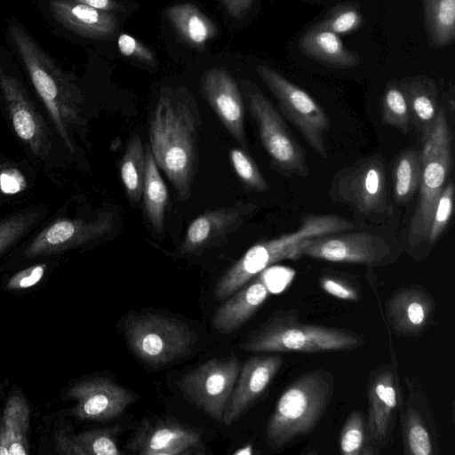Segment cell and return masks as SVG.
Wrapping results in <instances>:
<instances>
[{
	"mask_svg": "<svg viewBox=\"0 0 455 455\" xmlns=\"http://www.w3.org/2000/svg\"><path fill=\"white\" fill-rule=\"evenodd\" d=\"M420 159L419 198L409 225L408 243L411 248L427 241L433 214L451 168V133L443 107L424 141Z\"/></svg>",
	"mask_w": 455,
	"mask_h": 455,
	"instance_id": "52a82bcc",
	"label": "cell"
},
{
	"mask_svg": "<svg viewBox=\"0 0 455 455\" xmlns=\"http://www.w3.org/2000/svg\"><path fill=\"white\" fill-rule=\"evenodd\" d=\"M124 334L132 354L147 365L164 366L188 355L197 340L193 330L178 318L156 313L128 315Z\"/></svg>",
	"mask_w": 455,
	"mask_h": 455,
	"instance_id": "ba28073f",
	"label": "cell"
},
{
	"mask_svg": "<svg viewBox=\"0 0 455 455\" xmlns=\"http://www.w3.org/2000/svg\"><path fill=\"white\" fill-rule=\"evenodd\" d=\"M65 397L75 402L71 415L91 421L118 418L137 400L132 390L104 376L75 382L67 388Z\"/></svg>",
	"mask_w": 455,
	"mask_h": 455,
	"instance_id": "2e32d148",
	"label": "cell"
},
{
	"mask_svg": "<svg viewBox=\"0 0 455 455\" xmlns=\"http://www.w3.org/2000/svg\"><path fill=\"white\" fill-rule=\"evenodd\" d=\"M241 365L235 356L213 357L183 375L178 387L188 402L222 423Z\"/></svg>",
	"mask_w": 455,
	"mask_h": 455,
	"instance_id": "4fadbf2b",
	"label": "cell"
},
{
	"mask_svg": "<svg viewBox=\"0 0 455 455\" xmlns=\"http://www.w3.org/2000/svg\"><path fill=\"white\" fill-rule=\"evenodd\" d=\"M243 85L250 114L272 164L284 175L307 177L309 169L305 151L280 114L254 84L246 82Z\"/></svg>",
	"mask_w": 455,
	"mask_h": 455,
	"instance_id": "30bf717a",
	"label": "cell"
},
{
	"mask_svg": "<svg viewBox=\"0 0 455 455\" xmlns=\"http://www.w3.org/2000/svg\"><path fill=\"white\" fill-rule=\"evenodd\" d=\"M119 426L92 429L79 434L61 428L55 434L56 450L65 455H120Z\"/></svg>",
	"mask_w": 455,
	"mask_h": 455,
	"instance_id": "4316f807",
	"label": "cell"
},
{
	"mask_svg": "<svg viewBox=\"0 0 455 455\" xmlns=\"http://www.w3.org/2000/svg\"><path fill=\"white\" fill-rule=\"evenodd\" d=\"M426 28L435 48L451 44L455 38V0H422Z\"/></svg>",
	"mask_w": 455,
	"mask_h": 455,
	"instance_id": "1f68e13d",
	"label": "cell"
},
{
	"mask_svg": "<svg viewBox=\"0 0 455 455\" xmlns=\"http://www.w3.org/2000/svg\"><path fill=\"white\" fill-rule=\"evenodd\" d=\"M200 114L196 100L183 88H163L149 125L154 160L180 200L190 195L197 164Z\"/></svg>",
	"mask_w": 455,
	"mask_h": 455,
	"instance_id": "7a4b0ae2",
	"label": "cell"
},
{
	"mask_svg": "<svg viewBox=\"0 0 455 455\" xmlns=\"http://www.w3.org/2000/svg\"><path fill=\"white\" fill-rule=\"evenodd\" d=\"M11 40L52 124L71 156L87 132L85 97L76 78L59 67L15 19L8 22Z\"/></svg>",
	"mask_w": 455,
	"mask_h": 455,
	"instance_id": "6da1fadb",
	"label": "cell"
},
{
	"mask_svg": "<svg viewBox=\"0 0 455 455\" xmlns=\"http://www.w3.org/2000/svg\"><path fill=\"white\" fill-rule=\"evenodd\" d=\"M363 344L355 331L304 323L295 308L275 311L251 331L240 347L251 353H322L355 349Z\"/></svg>",
	"mask_w": 455,
	"mask_h": 455,
	"instance_id": "5b68a950",
	"label": "cell"
},
{
	"mask_svg": "<svg viewBox=\"0 0 455 455\" xmlns=\"http://www.w3.org/2000/svg\"><path fill=\"white\" fill-rule=\"evenodd\" d=\"M257 72L276 99L279 107L299 130L308 145L323 159L329 157L323 133L329 130L330 120L323 109L303 89L275 69L257 66Z\"/></svg>",
	"mask_w": 455,
	"mask_h": 455,
	"instance_id": "7c38bea8",
	"label": "cell"
},
{
	"mask_svg": "<svg viewBox=\"0 0 455 455\" xmlns=\"http://www.w3.org/2000/svg\"><path fill=\"white\" fill-rule=\"evenodd\" d=\"M202 443L201 432L172 417L143 419L126 447L140 455H184L194 453Z\"/></svg>",
	"mask_w": 455,
	"mask_h": 455,
	"instance_id": "e0dca14e",
	"label": "cell"
},
{
	"mask_svg": "<svg viewBox=\"0 0 455 455\" xmlns=\"http://www.w3.org/2000/svg\"><path fill=\"white\" fill-rule=\"evenodd\" d=\"M228 14L235 19L245 16L251 10L253 0H220Z\"/></svg>",
	"mask_w": 455,
	"mask_h": 455,
	"instance_id": "ee69618b",
	"label": "cell"
},
{
	"mask_svg": "<svg viewBox=\"0 0 455 455\" xmlns=\"http://www.w3.org/2000/svg\"><path fill=\"white\" fill-rule=\"evenodd\" d=\"M0 107L34 167L50 176L68 165L71 155L50 119L37 108L20 79L1 66Z\"/></svg>",
	"mask_w": 455,
	"mask_h": 455,
	"instance_id": "3957f363",
	"label": "cell"
},
{
	"mask_svg": "<svg viewBox=\"0 0 455 455\" xmlns=\"http://www.w3.org/2000/svg\"><path fill=\"white\" fill-rule=\"evenodd\" d=\"M28 163L11 159L0 152V205L26 192L34 180Z\"/></svg>",
	"mask_w": 455,
	"mask_h": 455,
	"instance_id": "e575fe53",
	"label": "cell"
},
{
	"mask_svg": "<svg viewBox=\"0 0 455 455\" xmlns=\"http://www.w3.org/2000/svg\"><path fill=\"white\" fill-rule=\"evenodd\" d=\"M146 171L142 140L134 134L129 140L120 163V176L129 201L136 204L141 198Z\"/></svg>",
	"mask_w": 455,
	"mask_h": 455,
	"instance_id": "d6a6232c",
	"label": "cell"
},
{
	"mask_svg": "<svg viewBox=\"0 0 455 455\" xmlns=\"http://www.w3.org/2000/svg\"><path fill=\"white\" fill-rule=\"evenodd\" d=\"M146 171L141 198L143 210L151 227L161 232L168 204V189L156 165L148 145L145 148Z\"/></svg>",
	"mask_w": 455,
	"mask_h": 455,
	"instance_id": "4dcf8cb0",
	"label": "cell"
},
{
	"mask_svg": "<svg viewBox=\"0 0 455 455\" xmlns=\"http://www.w3.org/2000/svg\"><path fill=\"white\" fill-rule=\"evenodd\" d=\"M381 116L383 122L403 133L409 130L411 116L409 108L400 86L395 83L387 85L382 96Z\"/></svg>",
	"mask_w": 455,
	"mask_h": 455,
	"instance_id": "8d00e7d4",
	"label": "cell"
},
{
	"mask_svg": "<svg viewBox=\"0 0 455 455\" xmlns=\"http://www.w3.org/2000/svg\"><path fill=\"white\" fill-rule=\"evenodd\" d=\"M81 3L94 8L104 11L113 12L122 9L121 5L116 0H71Z\"/></svg>",
	"mask_w": 455,
	"mask_h": 455,
	"instance_id": "f6af8a7d",
	"label": "cell"
},
{
	"mask_svg": "<svg viewBox=\"0 0 455 455\" xmlns=\"http://www.w3.org/2000/svg\"><path fill=\"white\" fill-rule=\"evenodd\" d=\"M339 453L342 455H373L367 433L366 419L354 410L346 419L339 434Z\"/></svg>",
	"mask_w": 455,
	"mask_h": 455,
	"instance_id": "d590c367",
	"label": "cell"
},
{
	"mask_svg": "<svg viewBox=\"0 0 455 455\" xmlns=\"http://www.w3.org/2000/svg\"><path fill=\"white\" fill-rule=\"evenodd\" d=\"M50 10L61 25L85 37L109 38L118 28V20L112 12L71 0H51Z\"/></svg>",
	"mask_w": 455,
	"mask_h": 455,
	"instance_id": "603a6c76",
	"label": "cell"
},
{
	"mask_svg": "<svg viewBox=\"0 0 455 455\" xmlns=\"http://www.w3.org/2000/svg\"><path fill=\"white\" fill-rule=\"evenodd\" d=\"M355 228V224L335 214L304 215L293 232L255 243L220 278L213 294L217 301H224L255 276L273 264L283 259H296V251L306 240Z\"/></svg>",
	"mask_w": 455,
	"mask_h": 455,
	"instance_id": "8992f818",
	"label": "cell"
},
{
	"mask_svg": "<svg viewBox=\"0 0 455 455\" xmlns=\"http://www.w3.org/2000/svg\"><path fill=\"white\" fill-rule=\"evenodd\" d=\"M302 51L309 57L337 68H352L359 63L358 54L345 47L339 35L316 24L300 39Z\"/></svg>",
	"mask_w": 455,
	"mask_h": 455,
	"instance_id": "83f0119b",
	"label": "cell"
},
{
	"mask_svg": "<svg viewBox=\"0 0 455 455\" xmlns=\"http://www.w3.org/2000/svg\"><path fill=\"white\" fill-rule=\"evenodd\" d=\"M50 206L31 204L0 216V257L21 243L49 216Z\"/></svg>",
	"mask_w": 455,
	"mask_h": 455,
	"instance_id": "f1b7e54d",
	"label": "cell"
},
{
	"mask_svg": "<svg viewBox=\"0 0 455 455\" xmlns=\"http://www.w3.org/2000/svg\"><path fill=\"white\" fill-rule=\"evenodd\" d=\"M335 389L332 373L324 368L298 376L283 391L266 430L267 444L281 449L309 435L326 412Z\"/></svg>",
	"mask_w": 455,
	"mask_h": 455,
	"instance_id": "277c9868",
	"label": "cell"
},
{
	"mask_svg": "<svg viewBox=\"0 0 455 455\" xmlns=\"http://www.w3.org/2000/svg\"><path fill=\"white\" fill-rule=\"evenodd\" d=\"M202 88L222 124L242 147L247 148L244 104L233 76L222 68H212L204 75Z\"/></svg>",
	"mask_w": 455,
	"mask_h": 455,
	"instance_id": "44dd1931",
	"label": "cell"
},
{
	"mask_svg": "<svg viewBox=\"0 0 455 455\" xmlns=\"http://www.w3.org/2000/svg\"><path fill=\"white\" fill-rule=\"evenodd\" d=\"M49 267L50 262L42 261L20 269L7 279L4 287L9 291L29 289L43 279Z\"/></svg>",
	"mask_w": 455,
	"mask_h": 455,
	"instance_id": "b9f144b4",
	"label": "cell"
},
{
	"mask_svg": "<svg viewBox=\"0 0 455 455\" xmlns=\"http://www.w3.org/2000/svg\"><path fill=\"white\" fill-rule=\"evenodd\" d=\"M391 255L389 243L378 235L369 232H340L306 240L298 248L296 259L309 257L373 267L390 261Z\"/></svg>",
	"mask_w": 455,
	"mask_h": 455,
	"instance_id": "5bb4252c",
	"label": "cell"
},
{
	"mask_svg": "<svg viewBox=\"0 0 455 455\" xmlns=\"http://www.w3.org/2000/svg\"><path fill=\"white\" fill-rule=\"evenodd\" d=\"M269 295L262 272L223 301L212 316V325L222 334L240 329L259 310Z\"/></svg>",
	"mask_w": 455,
	"mask_h": 455,
	"instance_id": "cb8c5ba5",
	"label": "cell"
},
{
	"mask_svg": "<svg viewBox=\"0 0 455 455\" xmlns=\"http://www.w3.org/2000/svg\"><path fill=\"white\" fill-rule=\"evenodd\" d=\"M117 47L122 55L136 61L154 67L156 64V55L148 46L128 34H120Z\"/></svg>",
	"mask_w": 455,
	"mask_h": 455,
	"instance_id": "7bdbcfd3",
	"label": "cell"
},
{
	"mask_svg": "<svg viewBox=\"0 0 455 455\" xmlns=\"http://www.w3.org/2000/svg\"><path fill=\"white\" fill-rule=\"evenodd\" d=\"M166 15L180 36L189 44L202 47L217 35V28L196 5L177 4L167 9Z\"/></svg>",
	"mask_w": 455,
	"mask_h": 455,
	"instance_id": "f546056e",
	"label": "cell"
},
{
	"mask_svg": "<svg viewBox=\"0 0 455 455\" xmlns=\"http://www.w3.org/2000/svg\"><path fill=\"white\" fill-rule=\"evenodd\" d=\"M420 153L405 150L396 158L393 170L394 196L398 204H407L419 188L421 178Z\"/></svg>",
	"mask_w": 455,
	"mask_h": 455,
	"instance_id": "836d02e7",
	"label": "cell"
},
{
	"mask_svg": "<svg viewBox=\"0 0 455 455\" xmlns=\"http://www.w3.org/2000/svg\"><path fill=\"white\" fill-rule=\"evenodd\" d=\"M435 313L434 298L419 285L395 290L386 303L389 325L401 337L421 335L432 324Z\"/></svg>",
	"mask_w": 455,
	"mask_h": 455,
	"instance_id": "7402d4cb",
	"label": "cell"
},
{
	"mask_svg": "<svg viewBox=\"0 0 455 455\" xmlns=\"http://www.w3.org/2000/svg\"><path fill=\"white\" fill-rule=\"evenodd\" d=\"M30 408L21 391L9 396L0 417V455H26L29 452Z\"/></svg>",
	"mask_w": 455,
	"mask_h": 455,
	"instance_id": "484cf974",
	"label": "cell"
},
{
	"mask_svg": "<svg viewBox=\"0 0 455 455\" xmlns=\"http://www.w3.org/2000/svg\"><path fill=\"white\" fill-rule=\"evenodd\" d=\"M363 22V16L355 4H342L333 10L318 25L338 34L343 35L356 30Z\"/></svg>",
	"mask_w": 455,
	"mask_h": 455,
	"instance_id": "f35d334b",
	"label": "cell"
},
{
	"mask_svg": "<svg viewBox=\"0 0 455 455\" xmlns=\"http://www.w3.org/2000/svg\"><path fill=\"white\" fill-rule=\"evenodd\" d=\"M330 196L363 215L388 211L387 172L383 157L375 154L345 167L334 176Z\"/></svg>",
	"mask_w": 455,
	"mask_h": 455,
	"instance_id": "8fae6325",
	"label": "cell"
},
{
	"mask_svg": "<svg viewBox=\"0 0 455 455\" xmlns=\"http://www.w3.org/2000/svg\"><path fill=\"white\" fill-rule=\"evenodd\" d=\"M320 287L329 295L342 300L357 301L361 299L358 286L351 280L335 274H324L319 278Z\"/></svg>",
	"mask_w": 455,
	"mask_h": 455,
	"instance_id": "60d3db41",
	"label": "cell"
},
{
	"mask_svg": "<svg viewBox=\"0 0 455 455\" xmlns=\"http://www.w3.org/2000/svg\"><path fill=\"white\" fill-rule=\"evenodd\" d=\"M399 86L409 108L411 122L425 141L435 126L441 108L436 84L428 76H415L403 78Z\"/></svg>",
	"mask_w": 455,
	"mask_h": 455,
	"instance_id": "d4e9b609",
	"label": "cell"
},
{
	"mask_svg": "<svg viewBox=\"0 0 455 455\" xmlns=\"http://www.w3.org/2000/svg\"><path fill=\"white\" fill-rule=\"evenodd\" d=\"M256 210L257 205L251 202H237L197 216L186 231L180 254L199 253L217 244L235 231Z\"/></svg>",
	"mask_w": 455,
	"mask_h": 455,
	"instance_id": "ffe728a7",
	"label": "cell"
},
{
	"mask_svg": "<svg viewBox=\"0 0 455 455\" xmlns=\"http://www.w3.org/2000/svg\"><path fill=\"white\" fill-rule=\"evenodd\" d=\"M112 227L113 217L109 212L92 217H48L20 243L12 259L31 261L59 255L107 235Z\"/></svg>",
	"mask_w": 455,
	"mask_h": 455,
	"instance_id": "9c48e42d",
	"label": "cell"
},
{
	"mask_svg": "<svg viewBox=\"0 0 455 455\" xmlns=\"http://www.w3.org/2000/svg\"><path fill=\"white\" fill-rule=\"evenodd\" d=\"M230 162L240 180L251 189L263 192L268 185L254 160L241 148H232L229 153Z\"/></svg>",
	"mask_w": 455,
	"mask_h": 455,
	"instance_id": "74e56055",
	"label": "cell"
},
{
	"mask_svg": "<svg viewBox=\"0 0 455 455\" xmlns=\"http://www.w3.org/2000/svg\"><path fill=\"white\" fill-rule=\"evenodd\" d=\"M368 412L366 427L374 453L387 448L393 440L403 398L396 369L384 364L374 370L367 385Z\"/></svg>",
	"mask_w": 455,
	"mask_h": 455,
	"instance_id": "9a60e30c",
	"label": "cell"
},
{
	"mask_svg": "<svg viewBox=\"0 0 455 455\" xmlns=\"http://www.w3.org/2000/svg\"><path fill=\"white\" fill-rule=\"evenodd\" d=\"M283 364V357L275 353H259L242 363L222 423L229 426L243 416L267 390Z\"/></svg>",
	"mask_w": 455,
	"mask_h": 455,
	"instance_id": "d6986e66",
	"label": "cell"
},
{
	"mask_svg": "<svg viewBox=\"0 0 455 455\" xmlns=\"http://www.w3.org/2000/svg\"><path fill=\"white\" fill-rule=\"evenodd\" d=\"M454 185L449 182L443 188L435 209L427 236L429 244L435 243L448 225L453 211Z\"/></svg>",
	"mask_w": 455,
	"mask_h": 455,
	"instance_id": "ab89813d",
	"label": "cell"
},
{
	"mask_svg": "<svg viewBox=\"0 0 455 455\" xmlns=\"http://www.w3.org/2000/svg\"><path fill=\"white\" fill-rule=\"evenodd\" d=\"M408 395L398 409L403 449L406 455H435L439 451V435L435 420L420 387L407 380Z\"/></svg>",
	"mask_w": 455,
	"mask_h": 455,
	"instance_id": "ac0fdd59",
	"label": "cell"
},
{
	"mask_svg": "<svg viewBox=\"0 0 455 455\" xmlns=\"http://www.w3.org/2000/svg\"><path fill=\"white\" fill-rule=\"evenodd\" d=\"M252 452V447L251 445H248L246 447H243V450L236 451L235 454H251Z\"/></svg>",
	"mask_w": 455,
	"mask_h": 455,
	"instance_id": "bcb514c9",
	"label": "cell"
}]
</instances>
